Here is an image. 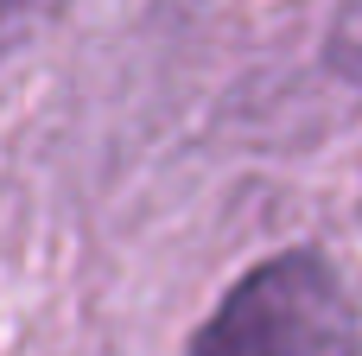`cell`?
I'll return each instance as SVG.
<instances>
[{"label": "cell", "instance_id": "6da1fadb", "mask_svg": "<svg viewBox=\"0 0 362 356\" xmlns=\"http://www.w3.org/2000/svg\"><path fill=\"white\" fill-rule=\"evenodd\" d=\"M191 356H356V312L312 248L248 268L191 338Z\"/></svg>", "mask_w": 362, "mask_h": 356}, {"label": "cell", "instance_id": "7a4b0ae2", "mask_svg": "<svg viewBox=\"0 0 362 356\" xmlns=\"http://www.w3.org/2000/svg\"><path fill=\"white\" fill-rule=\"evenodd\" d=\"M331 57L362 76V0H337V25H331Z\"/></svg>", "mask_w": 362, "mask_h": 356}]
</instances>
